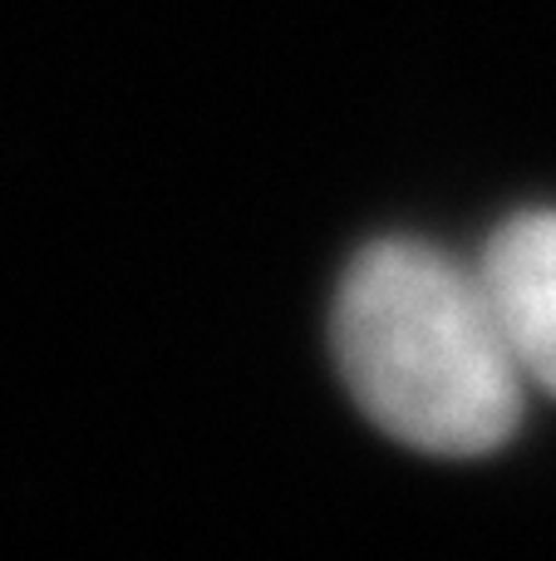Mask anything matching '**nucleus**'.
<instances>
[{
	"label": "nucleus",
	"instance_id": "nucleus-1",
	"mask_svg": "<svg viewBox=\"0 0 556 561\" xmlns=\"http://www.w3.org/2000/svg\"><path fill=\"white\" fill-rule=\"evenodd\" d=\"M335 355L360 409L390 438L478 458L512 438L522 385L478 266L429 242L360 252L335 300Z\"/></svg>",
	"mask_w": 556,
	"mask_h": 561
},
{
	"label": "nucleus",
	"instance_id": "nucleus-2",
	"mask_svg": "<svg viewBox=\"0 0 556 561\" xmlns=\"http://www.w3.org/2000/svg\"><path fill=\"white\" fill-rule=\"evenodd\" d=\"M483 296L528 385L556 394V213H522L478 262Z\"/></svg>",
	"mask_w": 556,
	"mask_h": 561
}]
</instances>
